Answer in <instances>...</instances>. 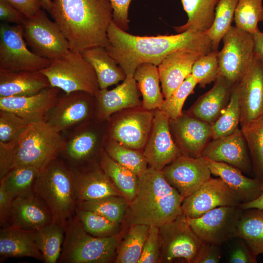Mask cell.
Masks as SVG:
<instances>
[{"instance_id": "6f0895ef", "label": "cell", "mask_w": 263, "mask_h": 263, "mask_svg": "<svg viewBox=\"0 0 263 263\" xmlns=\"http://www.w3.org/2000/svg\"><path fill=\"white\" fill-rule=\"evenodd\" d=\"M29 18L35 15L43 4L40 0H5Z\"/></svg>"}, {"instance_id": "f6af8a7d", "label": "cell", "mask_w": 263, "mask_h": 263, "mask_svg": "<svg viewBox=\"0 0 263 263\" xmlns=\"http://www.w3.org/2000/svg\"><path fill=\"white\" fill-rule=\"evenodd\" d=\"M75 216L85 231L94 237H106L119 233L120 224L96 213L77 208Z\"/></svg>"}, {"instance_id": "603a6c76", "label": "cell", "mask_w": 263, "mask_h": 263, "mask_svg": "<svg viewBox=\"0 0 263 263\" xmlns=\"http://www.w3.org/2000/svg\"><path fill=\"white\" fill-rule=\"evenodd\" d=\"M71 169L77 205L84 201L122 196L99 162Z\"/></svg>"}, {"instance_id": "30bf717a", "label": "cell", "mask_w": 263, "mask_h": 263, "mask_svg": "<svg viewBox=\"0 0 263 263\" xmlns=\"http://www.w3.org/2000/svg\"><path fill=\"white\" fill-rule=\"evenodd\" d=\"M23 37L36 55L51 60L62 57L70 50L69 43L55 21L44 10L26 18L22 25Z\"/></svg>"}, {"instance_id": "3957f363", "label": "cell", "mask_w": 263, "mask_h": 263, "mask_svg": "<svg viewBox=\"0 0 263 263\" xmlns=\"http://www.w3.org/2000/svg\"><path fill=\"white\" fill-rule=\"evenodd\" d=\"M184 199L162 170L148 167L138 176L137 193L129 203L123 222L128 227L136 224L160 227L182 214Z\"/></svg>"}, {"instance_id": "94428289", "label": "cell", "mask_w": 263, "mask_h": 263, "mask_svg": "<svg viewBox=\"0 0 263 263\" xmlns=\"http://www.w3.org/2000/svg\"><path fill=\"white\" fill-rule=\"evenodd\" d=\"M43 4V8L48 12L50 13L52 7L53 0H40Z\"/></svg>"}, {"instance_id": "7c38bea8", "label": "cell", "mask_w": 263, "mask_h": 263, "mask_svg": "<svg viewBox=\"0 0 263 263\" xmlns=\"http://www.w3.org/2000/svg\"><path fill=\"white\" fill-rule=\"evenodd\" d=\"M159 239L160 263L182 259L192 263L203 244L183 213L159 227Z\"/></svg>"}, {"instance_id": "d4e9b609", "label": "cell", "mask_w": 263, "mask_h": 263, "mask_svg": "<svg viewBox=\"0 0 263 263\" xmlns=\"http://www.w3.org/2000/svg\"><path fill=\"white\" fill-rule=\"evenodd\" d=\"M204 55L193 50H181L170 54L162 61L157 67L165 98L191 74L193 64Z\"/></svg>"}, {"instance_id": "91938a15", "label": "cell", "mask_w": 263, "mask_h": 263, "mask_svg": "<svg viewBox=\"0 0 263 263\" xmlns=\"http://www.w3.org/2000/svg\"><path fill=\"white\" fill-rule=\"evenodd\" d=\"M253 36L255 41V53L263 58V32L259 31Z\"/></svg>"}, {"instance_id": "ac0fdd59", "label": "cell", "mask_w": 263, "mask_h": 263, "mask_svg": "<svg viewBox=\"0 0 263 263\" xmlns=\"http://www.w3.org/2000/svg\"><path fill=\"white\" fill-rule=\"evenodd\" d=\"M153 113L151 132L143 153L149 167L162 170L182 154L171 135L169 117L160 109Z\"/></svg>"}, {"instance_id": "e0dca14e", "label": "cell", "mask_w": 263, "mask_h": 263, "mask_svg": "<svg viewBox=\"0 0 263 263\" xmlns=\"http://www.w3.org/2000/svg\"><path fill=\"white\" fill-rule=\"evenodd\" d=\"M169 183L184 198L198 190L211 178V172L202 157L182 154L162 170Z\"/></svg>"}, {"instance_id": "c3c4849f", "label": "cell", "mask_w": 263, "mask_h": 263, "mask_svg": "<svg viewBox=\"0 0 263 263\" xmlns=\"http://www.w3.org/2000/svg\"><path fill=\"white\" fill-rule=\"evenodd\" d=\"M218 52L213 50L202 56L193 65L191 75L201 88L215 82L219 75Z\"/></svg>"}, {"instance_id": "cb8c5ba5", "label": "cell", "mask_w": 263, "mask_h": 263, "mask_svg": "<svg viewBox=\"0 0 263 263\" xmlns=\"http://www.w3.org/2000/svg\"><path fill=\"white\" fill-rule=\"evenodd\" d=\"M60 91L50 86L32 95L0 97V110L13 112L31 123L43 120Z\"/></svg>"}, {"instance_id": "2e32d148", "label": "cell", "mask_w": 263, "mask_h": 263, "mask_svg": "<svg viewBox=\"0 0 263 263\" xmlns=\"http://www.w3.org/2000/svg\"><path fill=\"white\" fill-rule=\"evenodd\" d=\"M241 201L219 177L211 178L193 193L184 198L182 213L187 218H198L219 207L238 206Z\"/></svg>"}, {"instance_id": "d6986e66", "label": "cell", "mask_w": 263, "mask_h": 263, "mask_svg": "<svg viewBox=\"0 0 263 263\" xmlns=\"http://www.w3.org/2000/svg\"><path fill=\"white\" fill-rule=\"evenodd\" d=\"M237 86L242 126L263 115V57L255 53Z\"/></svg>"}, {"instance_id": "4fadbf2b", "label": "cell", "mask_w": 263, "mask_h": 263, "mask_svg": "<svg viewBox=\"0 0 263 263\" xmlns=\"http://www.w3.org/2000/svg\"><path fill=\"white\" fill-rule=\"evenodd\" d=\"M95 97L84 91L59 94L44 120L62 132L94 119Z\"/></svg>"}, {"instance_id": "d590c367", "label": "cell", "mask_w": 263, "mask_h": 263, "mask_svg": "<svg viewBox=\"0 0 263 263\" xmlns=\"http://www.w3.org/2000/svg\"><path fill=\"white\" fill-rule=\"evenodd\" d=\"M150 226L143 224L131 225L117 245L114 263H138Z\"/></svg>"}, {"instance_id": "277c9868", "label": "cell", "mask_w": 263, "mask_h": 263, "mask_svg": "<svg viewBox=\"0 0 263 263\" xmlns=\"http://www.w3.org/2000/svg\"><path fill=\"white\" fill-rule=\"evenodd\" d=\"M34 193L41 199L51 213L53 222L64 226L75 215V198L72 170L57 157L38 174L33 188Z\"/></svg>"}, {"instance_id": "4dcf8cb0", "label": "cell", "mask_w": 263, "mask_h": 263, "mask_svg": "<svg viewBox=\"0 0 263 263\" xmlns=\"http://www.w3.org/2000/svg\"><path fill=\"white\" fill-rule=\"evenodd\" d=\"M85 59L94 69L100 89L124 80L126 75L118 63L107 51L105 48L95 47L81 53Z\"/></svg>"}, {"instance_id": "db71d44e", "label": "cell", "mask_w": 263, "mask_h": 263, "mask_svg": "<svg viewBox=\"0 0 263 263\" xmlns=\"http://www.w3.org/2000/svg\"><path fill=\"white\" fill-rule=\"evenodd\" d=\"M14 199L0 182V225L1 227L9 225Z\"/></svg>"}, {"instance_id": "74e56055", "label": "cell", "mask_w": 263, "mask_h": 263, "mask_svg": "<svg viewBox=\"0 0 263 263\" xmlns=\"http://www.w3.org/2000/svg\"><path fill=\"white\" fill-rule=\"evenodd\" d=\"M249 152L255 177L263 179V115L241 126Z\"/></svg>"}, {"instance_id": "f5cc1de1", "label": "cell", "mask_w": 263, "mask_h": 263, "mask_svg": "<svg viewBox=\"0 0 263 263\" xmlns=\"http://www.w3.org/2000/svg\"><path fill=\"white\" fill-rule=\"evenodd\" d=\"M27 18L5 0H0V19L3 22L22 25Z\"/></svg>"}, {"instance_id": "8fae6325", "label": "cell", "mask_w": 263, "mask_h": 263, "mask_svg": "<svg viewBox=\"0 0 263 263\" xmlns=\"http://www.w3.org/2000/svg\"><path fill=\"white\" fill-rule=\"evenodd\" d=\"M223 47L218 52L219 75L235 84L241 80L255 55L253 36L231 26L224 35Z\"/></svg>"}, {"instance_id": "ab89813d", "label": "cell", "mask_w": 263, "mask_h": 263, "mask_svg": "<svg viewBox=\"0 0 263 263\" xmlns=\"http://www.w3.org/2000/svg\"><path fill=\"white\" fill-rule=\"evenodd\" d=\"M129 203L122 196H112L78 203L77 208L90 210L116 224L123 222Z\"/></svg>"}, {"instance_id": "8992f818", "label": "cell", "mask_w": 263, "mask_h": 263, "mask_svg": "<svg viewBox=\"0 0 263 263\" xmlns=\"http://www.w3.org/2000/svg\"><path fill=\"white\" fill-rule=\"evenodd\" d=\"M63 146L61 133L44 120L32 123L15 147L11 170L31 166L41 171L58 157Z\"/></svg>"}, {"instance_id": "836d02e7", "label": "cell", "mask_w": 263, "mask_h": 263, "mask_svg": "<svg viewBox=\"0 0 263 263\" xmlns=\"http://www.w3.org/2000/svg\"><path fill=\"white\" fill-rule=\"evenodd\" d=\"M236 237L246 244L255 257L263 254V209H243L237 225Z\"/></svg>"}, {"instance_id": "9f6ffc18", "label": "cell", "mask_w": 263, "mask_h": 263, "mask_svg": "<svg viewBox=\"0 0 263 263\" xmlns=\"http://www.w3.org/2000/svg\"><path fill=\"white\" fill-rule=\"evenodd\" d=\"M229 262L231 263H256L257 260V257L253 255L246 244L242 240L232 250Z\"/></svg>"}, {"instance_id": "11a10c76", "label": "cell", "mask_w": 263, "mask_h": 263, "mask_svg": "<svg viewBox=\"0 0 263 263\" xmlns=\"http://www.w3.org/2000/svg\"><path fill=\"white\" fill-rule=\"evenodd\" d=\"M17 144L0 143V179L12 169L14 148Z\"/></svg>"}, {"instance_id": "7bdbcfd3", "label": "cell", "mask_w": 263, "mask_h": 263, "mask_svg": "<svg viewBox=\"0 0 263 263\" xmlns=\"http://www.w3.org/2000/svg\"><path fill=\"white\" fill-rule=\"evenodd\" d=\"M238 0H219L215 8V19L206 32L210 38L213 51L218 49L224 35L231 27Z\"/></svg>"}, {"instance_id": "ee69618b", "label": "cell", "mask_w": 263, "mask_h": 263, "mask_svg": "<svg viewBox=\"0 0 263 263\" xmlns=\"http://www.w3.org/2000/svg\"><path fill=\"white\" fill-rule=\"evenodd\" d=\"M234 21L240 29L254 34L258 31V23L263 21V0H238Z\"/></svg>"}, {"instance_id": "1f68e13d", "label": "cell", "mask_w": 263, "mask_h": 263, "mask_svg": "<svg viewBox=\"0 0 263 263\" xmlns=\"http://www.w3.org/2000/svg\"><path fill=\"white\" fill-rule=\"evenodd\" d=\"M157 66L149 63H142L137 67L133 76L143 97L142 107L149 111L159 109L164 100Z\"/></svg>"}, {"instance_id": "7a4b0ae2", "label": "cell", "mask_w": 263, "mask_h": 263, "mask_svg": "<svg viewBox=\"0 0 263 263\" xmlns=\"http://www.w3.org/2000/svg\"><path fill=\"white\" fill-rule=\"evenodd\" d=\"M75 52L106 48L113 21L109 0H53L49 13Z\"/></svg>"}, {"instance_id": "484cf974", "label": "cell", "mask_w": 263, "mask_h": 263, "mask_svg": "<svg viewBox=\"0 0 263 263\" xmlns=\"http://www.w3.org/2000/svg\"><path fill=\"white\" fill-rule=\"evenodd\" d=\"M52 222L49 208L34 193L14 198L9 225L35 231Z\"/></svg>"}, {"instance_id": "f546056e", "label": "cell", "mask_w": 263, "mask_h": 263, "mask_svg": "<svg viewBox=\"0 0 263 263\" xmlns=\"http://www.w3.org/2000/svg\"><path fill=\"white\" fill-rule=\"evenodd\" d=\"M0 258L31 257L44 261L35 239L34 231H28L12 225L0 230Z\"/></svg>"}, {"instance_id": "680465c9", "label": "cell", "mask_w": 263, "mask_h": 263, "mask_svg": "<svg viewBox=\"0 0 263 263\" xmlns=\"http://www.w3.org/2000/svg\"><path fill=\"white\" fill-rule=\"evenodd\" d=\"M262 182V192L261 194L256 199L246 203H242L239 204L238 207L242 209L250 208H257L263 209V179Z\"/></svg>"}, {"instance_id": "b9f144b4", "label": "cell", "mask_w": 263, "mask_h": 263, "mask_svg": "<svg viewBox=\"0 0 263 263\" xmlns=\"http://www.w3.org/2000/svg\"><path fill=\"white\" fill-rule=\"evenodd\" d=\"M240 116V106L237 83L233 85L227 106L212 125V139L228 135L238 129Z\"/></svg>"}, {"instance_id": "f35d334b", "label": "cell", "mask_w": 263, "mask_h": 263, "mask_svg": "<svg viewBox=\"0 0 263 263\" xmlns=\"http://www.w3.org/2000/svg\"><path fill=\"white\" fill-rule=\"evenodd\" d=\"M104 149L113 160L128 169L138 176L148 169V163L140 150L125 146L117 141L106 138Z\"/></svg>"}, {"instance_id": "e575fe53", "label": "cell", "mask_w": 263, "mask_h": 263, "mask_svg": "<svg viewBox=\"0 0 263 263\" xmlns=\"http://www.w3.org/2000/svg\"><path fill=\"white\" fill-rule=\"evenodd\" d=\"M99 165L115 187L129 203L135 197L138 186V176L113 160L103 149Z\"/></svg>"}, {"instance_id": "44dd1931", "label": "cell", "mask_w": 263, "mask_h": 263, "mask_svg": "<svg viewBox=\"0 0 263 263\" xmlns=\"http://www.w3.org/2000/svg\"><path fill=\"white\" fill-rule=\"evenodd\" d=\"M201 157L228 164L246 174L253 173L249 152L241 129L228 135L212 139Z\"/></svg>"}, {"instance_id": "f907efd6", "label": "cell", "mask_w": 263, "mask_h": 263, "mask_svg": "<svg viewBox=\"0 0 263 263\" xmlns=\"http://www.w3.org/2000/svg\"><path fill=\"white\" fill-rule=\"evenodd\" d=\"M113 10V21L122 30L129 29L128 11L132 0H109Z\"/></svg>"}, {"instance_id": "d6a6232c", "label": "cell", "mask_w": 263, "mask_h": 263, "mask_svg": "<svg viewBox=\"0 0 263 263\" xmlns=\"http://www.w3.org/2000/svg\"><path fill=\"white\" fill-rule=\"evenodd\" d=\"M188 19L184 25L174 27L178 33L187 30L206 33L212 26L215 8L219 0H180Z\"/></svg>"}, {"instance_id": "9a60e30c", "label": "cell", "mask_w": 263, "mask_h": 263, "mask_svg": "<svg viewBox=\"0 0 263 263\" xmlns=\"http://www.w3.org/2000/svg\"><path fill=\"white\" fill-rule=\"evenodd\" d=\"M153 117L154 113L144 109L131 111L119 118H110L107 120L106 138L127 147L141 150L149 138Z\"/></svg>"}, {"instance_id": "5bb4252c", "label": "cell", "mask_w": 263, "mask_h": 263, "mask_svg": "<svg viewBox=\"0 0 263 263\" xmlns=\"http://www.w3.org/2000/svg\"><path fill=\"white\" fill-rule=\"evenodd\" d=\"M242 211L238 206H223L198 218H187L188 224L203 243L221 246L236 237L237 225Z\"/></svg>"}, {"instance_id": "816d5d0a", "label": "cell", "mask_w": 263, "mask_h": 263, "mask_svg": "<svg viewBox=\"0 0 263 263\" xmlns=\"http://www.w3.org/2000/svg\"><path fill=\"white\" fill-rule=\"evenodd\" d=\"M221 257L220 245L203 243L192 263H218Z\"/></svg>"}, {"instance_id": "4316f807", "label": "cell", "mask_w": 263, "mask_h": 263, "mask_svg": "<svg viewBox=\"0 0 263 263\" xmlns=\"http://www.w3.org/2000/svg\"><path fill=\"white\" fill-rule=\"evenodd\" d=\"M233 85L219 75L212 88L200 96L187 113L212 125L227 106Z\"/></svg>"}, {"instance_id": "83f0119b", "label": "cell", "mask_w": 263, "mask_h": 263, "mask_svg": "<svg viewBox=\"0 0 263 263\" xmlns=\"http://www.w3.org/2000/svg\"><path fill=\"white\" fill-rule=\"evenodd\" d=\"M211 174L219 177L238 196L241 203L257 199L262 192V180L250 178L228 164L204 158Z\"/></svg>"}, {"instance_id": "bcb514c9", "label": "cell", "mask_w": 263, "mask_h": 263, "mask_svg": "<svg viewBox=\"0 0 263 263\" xmlns=\"http://www.w3.org/2000/svg\"><path fill=\"white\" fill-rule=\"evenodd\" d=\"M197 84L190 74L169 96L165 98L159 109L165 113L169 119H177L183 114L184 104L188 96L194 93Z\"/></svg>"}, {"instance_id": "60d3db41", "label": "cell", "mask_w": 263, "mask_h": 263, "mask_svg": "<svg viewBox=\"0 0 263 263\" xmlns=\"http://www.w3.org/2000/svg\"><path fill=\"white\" fill-rule=\"evenodd\" d=\"M40 171L31 166H21L11 170L0 179L6 191L14 198L31 194Z\"/></svg>"}, {"instance_id": "ba28073f", "label": "cell", "mask_w": 263, "mask_h": 263, "mask_svg": "<svg viewBox=\"0 0 263 263\" xmlns=\"http://www.w3.org/2000/svg\"><path fill=\"white\" fill-rule=\"evenodd\" d=\"M94 119L61 132L64 146L58 157L72 169L99 162L106 133Z\"/></svg>"}, {"instance_id": "ffe728a7", "label": "cell", "mask_w": 263, "mask_h": 263, "mask_svg": "<svg viewBox=\"0 0 263 263\" xmlns=\"http://www.w3.org/2000/svg\"><path fill=\"white\" fill-rule=\"evenodd\" d=\"M173 139L183 155L200 157L212 139V125L184 113L176 119H169Z\"/></svg>"}, {"instance_id": "5b68a950", "label": "cell", "mask_w": 263, "mask_h": 263, "mask_svg": "<svg viewBox=\"0 0 263 263\" xmlns=\"http://www.w3.org/2000/svg\"><path fill=\"white\" fill-rule=\"evenodd\" d=\"M64 229L59 263H108L114 261L118 234L94 237L85 231L75 215L67 221Z\"/></svg>"}, {"instance_id": "681fc988", "label": "cell", "mask_w": 263, "mask_h": 263, "mask_svg": "<svg viewBox=\"0 0 263 263\" xmlns=\"http://www.w3.org/2000/svg\"><path fill=\"white\" fill-rule=\"evenodd\" d=\"M160 263L159 227L151 226L138 263Z\"/></svg>"}, {"instance_id": "8d00e7d4", "label": "cell", "mask_w": 263, "mask_h": 263, "mask_svg": "<svg viewBox=\"0 0 263 263\" xmlns=\"http://www.w3.org/2000/svg\"><path fill=\"white\" fill-rule=\"evenodd\" d=\"M64 234V226L53 222L34 231L36 243L45 263H55L58 261Z\"/></svg>"}, {"instance_id": "f1b7e54d", "label": "cell", "mask_w": 263, "mask_h": 263, "mask_svg": "<svg viewBox=\"0 0 263 263\" xmlns=\"http://www.w3.org/2000/svg\"><path fill=\"white\" fill-rule=\"evenodd\" d=\"M50 86L40 71H0V97L32 95Z\"/></svg>"}, {"instance_id": "7402d4cb", "label": "cell", "mask_w": 263, "mask_h": 263, "mask_svg": "<svg viewBox=\"0 0 263 263\" xmlns=\"http://www.w3.org/2000/svg\"><path fill=\"white\" fill-rule=\"evenodd\" d=\"M95 97L94 120L104 122L116 112L129 108L142 106L136 80L126 78L115 88L100 89Z\"/></svg>"}, {"instance_id": "7dc6e473", "label": "cell", "mask_w": 263, "mask_h": 263, "mask_svg": "<svg viewBox=\"0 0 263 263\" xmlns=\"http://www.w3.org/2000/svg\"><path fill=\"white\" fill-rule=\"evenodd\" d=\"M31 123L13 112L0 110V143H18Z\"/></svg>"}, {"instance_id": "6da1fadb", "label": "cell", "mask_w": 263, "mask_h": 263, "mask_svg": "<svg viewBox=\"0 0 263 263\" xmlns=\"http://www.w3.org/2000/svg\"><path fill=\"white\" fill-rule=\"evenodd\" d=\"M107 52L118 63L126 78L133 77L142 63L158 66L170 54L181 50H193L207 54L213 51L206 33L187 30L171 35L138 36L127 33L112 21L107 33Z\"/></svg>"}, {"instance_id": "52a82bcc", "label": "cell", "mask_w": 263, "mask_h": 263, "mask_svg": "<svg viewBox=\"0 0 263 263\" xmlns=\"http://www.w3.org/2000/svg\"><path fill=\"white\" fill-rule=\"evenodd\" d=\"M47 77L51 87L69 93L84 91L95 96L100 90L96 74L81 53L70 52L51 60L40 71Z\"/></svg>"}, {"instance_id": "9c48e42d", "label": "cell", "mask_w": 263, "mask_h": 263, "mask_svg": "<svg viewBox=\"0 0 263 263\" xmlns=\"http://www.w3.org/2000/svg\"><path fill=\"white\" fill-rule=\"evenodd\" d=\"M27 45L22 25L1 23L0 71H40L51 64V60L36 55Z\"/></svg>"}]
</instances>
